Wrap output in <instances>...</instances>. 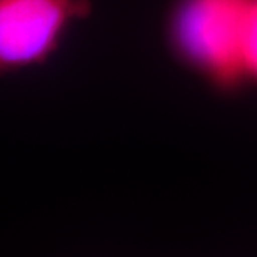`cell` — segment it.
Listing matches in <instances>:
<instances>
[{"label": "cell", "instance_id": "6da1fadb", "mask_svg": "<svg viewBox=\"0 0 257 257\" xmlns=\"http://www.w3.org/2000/svg\"><path fill=\"white\" fill-rule=\"evenodd\" d=\"M250 0H176L166 20L169 50L212 89L245 85L244 44Z\"/></svg>", "mask_w": 257, "mask_h": 257}, {"label": "cell", "instance_id": "7a4b0ae2", "mask_svg": "<svg viewBox=\"0 0 257 257\" xmlns=\"http://www.w3.org/2000/svg\"><path fill=\"white\" fill-rule=\"evenodd\" d=\"M90 14V0H0V79L45 65Z\"/></svg>", "mask_w": 257, "mask_h": 257}, {"label": "cell", "instance_id": "3957f363", "mask_svg": "<svg viewBox=\"0 0 257 257\" xmlns=\"http://www.w3.org/2000/svg\"><path fill=\"white\" fill-rule=\"evenodd\" d=\"M244 79L245 85L257 87V0H250L249 9L244 44Z\"/></svg>", "mask_w": 257, "mask_h": 257}]
</instances>
